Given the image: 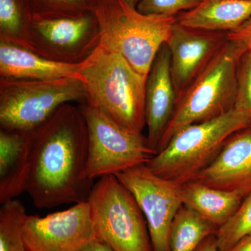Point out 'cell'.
Here are the masks:
<instances>
[{
    "instance_id": "1",
    "label": "cell",
    "mask_w": 251,
    "mask_h": 251,
    "mask_svg": "<svg viewBox=\"0 0 251 251\" xmlns=\"http://www.w3.org/2000/svg\"><path fill=\"white\" fill-rule=\"evenodd\" d=\"M88 133L80 107L64 104L30 132L25 192L38 209L87 201L94 181L87 175Z\"/></svg>"
},
{
    "instance_id": "2",
    "label": "cell",
    "mask_w": 251,
    "mask_h": 251,
    "mask_svg": "<svg viewBox=\"0 0 251 251\" xmlns=\"http://www.w3.org/2000/svg\"><path fill=\"white\" fill-rule=\"evenodd\" d=\"M78 75L85 85L86 104L126 129L143 133L147 77L120 54L100 45L81 64Z\"/></svg>"
},
{
    "instance_id": "3",
    "label": "cell",
    "mask_w": 251,
    "mask_h": 251,
    "mask_svg": "<svg viewBox=\"0 0 251 251\" xmlns=\"http://www.w3.org/2000/svg\"><path fill=\"white\" fill-rule=\"evenodd\" d=\"M247 51L227 39L205 69L178 97L158 152L185 127L216 118L234 108L239 62Z\"/></svg>"
},
{
    "instance_id": "4",
    "label": "cell",
    "mask_w": 251,
    "mask_h": 251,
    "mask_svg": "<svg viewBox=\"0 0 251 251\" xmlns=\"http://www.w3.org/2000/svg\"><path fill=\"white\" fill-rule=\"evenodd\" d=\"M251 126L250 119L234 108L212 120L188 126L178 131L147 166L158 176L181 185L195 181L231 136Z\"/></svg>"
},
{
    "instance_id": "5",
    "label": "cell",
    "mask_w": 251,
    "mask_h": 251,
    "mask_svg": "<svg viewBox=\"0 0 251 251\" xmlns=\"http://www.w3.org/2000/svg\"><path fill=\"white\" fill-rule=\"evenodd\" d=\"M99 45L120 54L148 78L156 54L167 44L176 17L141 14L125 0H99Z\"/></svg>"
},
{
    "instance_id": "6",
    "label": "cell",
    "mask_w": 251,
    "mask_h": 251,
    "mask_svg": "<svg viewBox=\"0 0 251 251\" xmlns=\"http://www.w3.org/2000/svg\"><path fill=\"white\" fill-rule=\"evenodd\" d=\"M87 101L79 76L54 80H17L0 77V128L31 132L62 105Z\"/></svg>"
},
{
    "instance_id": "7",
    "label": "cell",
    "mask_w": 251,
    "mask_h": 251,
    "mask_svg": "<svg viewBox=\"0 0 251 251\" xmlns=\"http://www.w3.org/2000/svg\"><path fill=\"white\" fill-rule=\"evenodd\" d=\"M87 201L99 239L115 251H153L143 211L115 175L99 179Z\"/></svg>"
},
{
    "instance_id": "8",
    "label": "cell",
    "mask_w": 251,
    "mask_h": 251,
    "mask_svg": "<svg viewBox=\"0 0 251 251\" xmlns=\"http://www.w3.org/2000/svg\"><path fill=\"white\" fill-rule=\"evenodd\" d=\"M88 133L87 175L94 181L146 164L157 152L148 138L126 129L88 104L79 105Z\"/></svg>"
},
{
    "instance_id": "9",
    "label": "cell",
    "mask_w": 251,
    "mask_h": 251,
    "mask_svg": "<svg viewBox=\"0 0 251 251\" xmlns=\"http://www.w3.org/2000/svg\"><path fill=\"white\" fill-rule=\"evenodd\" d=\"M115 176L133 195L143 211L153 251H171L172 224L183 206L182 185L158 176L146 164Z\"/></svg>"
},
{
    "instance_id": "10",
    "label": "cell",
    "mask_w": 251,
    "mask_h": 251,
    "mask_svg": "<svg viewBox=\"0 0 251 251\" xmlns=\"http://www.w3.org/2000/svg\"><path fill=\"white\" fill-rule=\"evenodd\" d=\"M31 50L54 62L80 64L100 44V29L94 13L77 17L34 16Z\"/></svg>"
},
{
    "instance_id": "11",
    "label": "cell",
    "mask_w": 251,
    "mask_h": 251,
    "mask_svg": "<svg viewBox=\"0 0 251 251\" xmlns=\"http://www.w3.org/2000/svg\"><path fill=\"white\" fill-rule=\"evenodd\" d=\"M23 233L27 251H83L98 239L88 201L43 217L28 215Z\"/></svg>"
},
{
    "instance_id": "12",
    "label": "cell",
    "mask_w": 251,
    "mask_h": 251,
    "mask_svg": "<svg viewBox=\"0 0 251 251\" xmlns=\"http://www.w3.org/2000/svg\"><path fill=\"white\" fill-rule=\"evenodd\" d=\"M227 40V33L193 29L176 21L166 44L171 54L172 78L177 98Z\"/></svg>"
},
{
    "instance_id": "13",
    "label": "cell",
    "mask_w": 251,
    "mask_h": 251,
    "mask_svg": "<svg viewBox=\"0 0 251 251\" xmlns=\"http://www.w3.org/2000/svg\"><path fill=\"white\" fill-rule=\"evenodd\" d=\"M176 99L171 75V54L165 44L153 61L147 78L145 91L147 138L156 152L173 117Z\"/></svg>"
},
{
    "instance_id": "14",
    "label": "cell",
    "mask_w": 251,
    "mask_h": 251,
    "mask_svg": "<svg viewBox=\"0 0 251 251\" xmlns=\"http://www.w3.org/2000/svg\"><path fill=\"white\" fill-rule=\"evenodd\" d=\"M234 133L214 161L196 181L211 187L237 191L244 197L251 193V129Z\"/></svg>"
},
{
    "instance_id": "15",
    "label": "cell",
    "mask_w": 251,
    "mask_h": 251,
    "mask_svg": "<svg viewBox=\"0 0 251 251\" xmlns=\"http://www.w3.org/2000/svg\"><path fill=\"white\" fill-rule=\"evenodd\" d=\"M81 64L54 62L30 49L0 41V77L46 80L79 76Z\"/></svg>"
},
{
    "instance_id": "16",
    "label": "cell",
    "mask_w": 251,
    "mask_h": 251,
    "mask_svg": "<svg viewBox=\"0 0 251 251\" xmlns=\"http://www.w3.org/2000/svg\"><path fill=\"white\" fill-rule=\"evenodd\" d=\"M30 132L0 128V203L25 192L29 164Z\"/></svg>"
},
{
    "instance_id": "17",
    "label": "cell",
    "mask_w": 251,
    "mask_h": 251,
    "mask_svg": "<svg viewBox=\"0 0 251 251\" xmlns=\"http://www.w3.org/2000/svg\"><path fill=\"white\" fill-rule=\"evenodd\" d=\"M251 18V0H202L181 13L176 21L185 27L218 32L235 30Z\"/></svg>"
},
{
    "instance_id": "18",
    "label": "cell",
    "mask_w": 251,
    "mask_h": 251,
    "mask_svg": "<svg viewBox=\"0 0 251 251\" xmlns=\"http://www.w3.org/2000/svg\"><path fill=\"white\" fill-rule=\"evenodd\" d=\"M244 198L237 191L211 187L196 180L182 185L183 205L217 229L233 215Z\"/></svg>"
},
{
    "instance_id": "19",
    "label": "cell",
    "mask_w": 251,
    "mask_h": 251,
    "mask_svg": "<svg viewBox=\"0 0 251 251\" xmlns=\"http://www.w3.org/2000/svg\"><path fill=\"white\" fill-rule=\"evenodd\" d=\"M33 17L27 0H0V41L31 50Z\"/></svg>"
},
{
    "instance_id": "20",
    "label": "cell",
    "mask_w": 251,
    "mask_h": 251,
    "mask_svg": "<svg viewBox=\"0 0 251 251\" xmlns=\"http://www.w3.org/2000/svg\"><path fill=\"white\" fill-rule=\"evenodd\" d=\"M217 229L184 205L180 208L170 234V251H196L206 237Z\"/></svg>"
},
{
    "instance_id": "21",
    "label": "cell",
    "mask_w": 251,
    "mask_h": 251,
    "mask_svg": "<svg viewBox=\"0 0 251 251\" xmlns=\"http://www.w3.org/2000/svg\"><path fill=\"white\" fill-rule=\"evenodd\" d=\"M1 204L0 251H27L23 233L28 216L25 207L17 199Z\"/></svg>"
},
{
    "instance_id": "22",
    "label": "cell",
    "mask_w": 251,
    "mask_h": 251,
    "mask_svg": "<svg viewBox=\"0 0 251 251\" xmlns=\"http://www.w3.org/2000/svg\"><path fill=\"white\" fill-rule=\"evenodd\" d=\"M251 235V193L231 216L216 231L219 251H229L244 238Z\"/></svg>"
},
{
    "instance_id": "23",
    "label": "cell",
    "mask_w": 251,
    "mask_h": 251,
    "mask_svg": "<svg viewBox=\"0 0 251 251\" xmlns=\"http://www.w3.org/2000/svg\"><path fill=\"white\" fill-rule=\"evenodd\" d=\"M34 16L77 17L94 13L99 0H27Z\"/></svg>"
},
{
    "instance_id": "24",
    "label": "cell",
    "mask_w": 251,
    "mask_h": 251,
    "mask_svg": "<svg viewBox=\"0 0 251 251\" xmlns=\"http://www.w3.org/2000/svg\"><path fill=\"white\" fill-rule=\"evenodd\" d=\"M202 0H140L136 9L141 14L176 17L194 9Z\"/></svg>"
},
{
    "instance_id": "25",
    "label": "cell",
    "mask_w": 251,
    "mask_h": 251,
    "mask_svg": "<svg viewBox=\"0 0 251 251\" xmlns=\"http://www.w3.org/2000/svg\"><path fill=\"white\" fill-rule=\"evenodd\" d=\"M234 108L245 114L251 122V51L243 54L239 62Z\"/></svg>"
},
{
    "instance_id": "26",
    "label": "cell",
    "mask_w": 251,
    "mask_h": 251,
    "mask_svg": "<svg viewBox=\"0 0 251 251\" xmlns=\"http://www.w3.org/2000/svg\"><path fill=\"white\" fill-rule=\"evenodd\" d=\"M227 39L251 51V18L235 30L227 33Z\"/></svg>"
},
{
    "instance_id": "27",
    "label": "cell",
    "mask_w": 251,
    "mask_h": 251,
    "mask_svg": "<svg viewBox=\"0 0 251 251\" xmlns=\"http://www.w3.org/2000/svg\"><path fill=\"white\" fill-rule=\"evenodd\" d=\"M196 251H219L216 244L215 234L204 239Z\"/></svg>"
},
{
    "instance_id": "28",
    "label": "cell",
    "mask_w": 251,
    "mask_h": 251,
    "mask_svg": "<svg viewBox=\"0 0 251 251\" xmlns=\"http://www.w3.org/2000/svg\"><path fill=\"white\" fill-rule=\"evenodd\" d=\"M83 251H115L103 241L97 239L89 244Z\"/></svg>"
},
{
    "instance_id": "29",
    "label": "cell",
    "mask_w": 251,
    "mask_h": 251,
    "mask_svg": "<svg viewBox=\"0 0 251 251\" xmlns=\"http://www.w3.org/2000/svg\"><path fill=\"white\" fill-rule=\"evenodd\" d=\"M229 251H251V235L243 239Z\"/></svg>"
},
{
    "instance_id": "30",
    "label": "cell",
    "mask_w": 251,
    "mask_h": 251,
    "mask_svg": "<svg viewBox=\"0 0 251 251\" xmlns=\"http://www.w3.org/2000/svg\"><path fill=\"white\" fill-rule=\"evenodd\" d=\"M125 1L132 7L136 8L140 0H125Z\"/></svg>"
}]
</instances>
